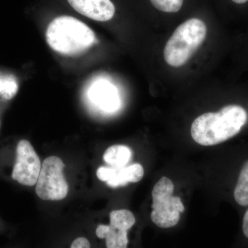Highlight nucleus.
Here are the masks:
<instances>
[{
    "label": "nucleus",
    "instance_id": "obj_3",
    "mask_svg": "<svg viewBox=\"0 0 248 248\" xmlns=\"http://www.w3.org/2000/svg\"><path fill=\"white\" fill-rule=\"evenodd\" d=\"M207 35L205 23L197 18L186 20L176 29L164 48L165 61L170 66H182L200 48Z\"/></svg>",
    "mask_w": 248,
    "mask_h": 248
},
{
    "label": "nucleus",
    "instance_id": "obj_6",
    "mask_svg": "<svg viewBox=\"0 0 248 248\" xmlns=\"http://www.w3.org/2000/svg\"><path fill=\"white\" fill-rule=\"evenodd\" d=\"M17 157L12 178L22 185L32 186L37 184L41 169L40 158L30 142L22 140L17 147Z\"/></svg>",
    "mask_w": 248,
    "mask_h": 248
},
{
    "label": "nucleus",
    "instance_id": "obj_7",
    "mask_svg": "<svg viewBox=\"0 0 248 248\" xmlns=\"http://www.w3.org/2000/svg\"><path fill=\"white\" fill-rule=\"evenodd\" d=\"M87 98L93 106L104 112H112L120 106L117 89L106 78L92 79L86 91Z\"/></svg>",
    "mask_w": 248,
    "mask_h": 248
},
{
    "label": "nucleus",
    "instance_id": "obj_9",
    "mask_svg": "<svg viewBox=\"0 0 248 248\" xmlns=\"http://www.w3.org/2000/svg\"><path fill=\"white\" fill-rule=\"evenodd\" d=\"M144 175L143 166L135 164L127 167L113 168L111 178L108 181L107 185L111 187H117L127 185L128 183L140 182Z\"/></svg>",
    "mask_w": 248,
    "mask_h": 248
},
{
    "label": "nucleus",
    "instance_id": "obj_19",
    "mask_svg": "<svg viewBox=\"0 0 248 248\" xmlns=\"http://www.w3.org/2000/svg\"><path fill=\"white\" fill-rule=\"evenodd\" d=\"M232 1H234V2L236 3V4H242L247 2L248 0H232Z\"/></svg>",
    "mask_w": 248,
    "mask_h": 248
},
{
    "label": "nucleus",
    "instance_id": "obj_12",
    "mask_svg": "<svg viewBox=\"0 0 248 248\" xmlns=\"http://www.w3.org/2000/svg\"><path fill=\"white\" fill-rule=\"evenodd\" d=\"M234 200L241 206H248V161L240 172L234 192Z\"/></svg>",
    "mask_w": 248,
    "mask_h": 248
},
{
    "label": "nucleus",
    "instance_id": "obj_1",
    "mask_svg": "<svg viewBox=\"0 0 248 248\" xmlns=\"http://www.w3.org/2000/svg\"><path fill=\"white\" fill-rule=\"evenodd\" d=\"M247 120L244 108L226 106L218 112H207L195 119L191 126V136L202 146L219 144L237 135Z\"/></svg>",
    "mask_w": 248,
    "mask_h": 248
},
{
    "label": "nucleus",
    "instance_id": "obj_2",
    "mask_svg": "<svg viewBox=\"0 0 248 248\" xmlns=\"http://www.w3.org/2000/svg\"><path fill=\"white\" fill-rule=\"evenodd\" d=\"M47 43L53 50L65 55H76L91 48L96 42L94 32L71 16L54 19L46 32Z\"/></svg>",
    "mask_w": 248,
    "mask_h": 248
},
{
    "label": "nucleus",
    "instance_id": "obj_11",
    "mask_svg": "<svg viewBox=\"0 0 248 248\" xmlns=\"http://www.w3.org/2000/svg\"><path fill=\"white\" fill-rule=\"evenodd\" d=\"M132 156V151L128 146L115 145L109 147L104 155V160L113 168L124 167L128 164Z\"/></svg>",
    "mask_w": 248,
    "mask_h": 248
},
{
    "label": "nucleus",
    "instance_id": "obj_16",
    "mask_svg": "<svg viewBox=\"0 0 248 248\" xmlns=\"http://www.w3.org/2000/svg\"><path fill=\"white\" fill-rule=\"evenodd\" d=\"M112 168L100 167L97 169V176L99 180L108 182L112 176Z\"/></svg>",
    "mask_w": 248,
    "mask_h": 248
},
{
    "label": "nucleus",
    "instance_id": "obj_14",
    "mask_svg": "<svg viewBox=\"0 0 248 248\" xmlns=\"http://www.w3.org/2000/svg\"><path fill=\"white\" fill-rule=\"evenodd\" d=\"M18 84L17 79L12 75L0 73V97L9 100L17 94Z\"/></svg>",
    "mask_w": 248,
    "mask_h": 248
},
{
    "label": "nucleus",
    "instance_id": "obj_5",
    "mask_svg": "<svg viewBox=\"0 0 248 248\" xmlns=\"http://www.w3.org/2000/svg\"><path fill=\"white\" fill-rule=\"evenodd\" d=\"M64 167L58 156H49L44 161L35 189L41 200L60 201L66 198L68 185L63 174Z\"/></svg>",
    "mask_w": 248,
    "mask_h": 248
},
{
    "label": "nucleus",
    "instance_id": "obj_17",
    "mask_svg": "<svg viewBox=\"0 0 248 248\" xmlns=\"http://www.w3.org/2000/svg\"><path fill=\"white\" fill-rule=\"evenodd\" d=\"M71 247L72 248H89L91 246H90L89 241L87 239L80 237L73 241Z\"/></svg>",
    "mask_w": 248,
    "mask_h": 248
},
{
    "label": "nucleus",
    "instance_id": "obj_13",
    "mask_svg": "<svg viewBox=\"0 0 248 248\" xmlns=\"http://www.w3.org/2000/svg\"><path fill=\"white\" fill-rule=\"evenodd\" d=\"M110 225L128 231L135 225V217L128 210H114L110 215Z\"/></svg>",
    "mask_w": 248,
    "mask_h": 248
},
{
    "label": "nucleus",
    "instance_id": "obj_8",
    "mask_svg": "<svg viewBox=\"0 0 248 248\" xmlns=\"http://www.w3.org/2000/svg\"><path fill=\"white\" fill-rule=\"evenodd\" d=\"M80 14L99 22H107L113 17L115 8L110 0H68Z\"/></svg>",
    "mask_w": 248,
    "mask_h": 248
},
{
    "label": "nucleus",
    "instance_id": "obj_10",
    "mask_svg": "<svg viewBox=\"0 0 248 248\" xmlns=\"http://www.w3.org/2000/svg\"><path fill=\"white\" fill-rule=\"evenodd\" d=\"M96 235L99 239H106L108 248H125L128 246V231L121 230L112 225L98 226Z\"/></svg>",
    "mask_w": 248,
    "mask_h": 248
},
{
    "label": "nucleus",
    "instance_id": "obj_4",
    "mask_svg": "<svg viewBox=\"0 0 248 248\" xmlns=\"http://www.w3.org/2000/svg\"><path fill=\"white\" fill-rule=\"evenodd\" d=\"M174 184L169 178L163 177L153 187L152 221L161 228L175 226L185 207L179 197L172 195Z\"/></svg>",
    "mask_w": 248,
    "mask_h": 248
},
{
    "label": "nucleus",
    "instance_id": "obj_18",
    "mask_svg": "<svg viewBox=\"0 0 248 248\" xmlns=\"http://www.w3.org/2000/svg\"><path fill=\"white\" fill-rule=\"evenodd\" d=\"M243 232L245 236L248 239V210L246 211L243 220Z\"/></svg>",
    "mask_w": 248,
    "mask_h": 248
},
{
    "label": "nucleus",
    "instance_id": "obj_15",
    "mask_svg": "<svg viewBox=\"0 0 248 248\" xmlns=\"http://www.w3.org/2000/svg\"><path fill=\"white\" fill-rule=\"evenodd\" d=\"M152 4L159 11L177 13L182 9L184 0H151Z\"/></svg>",
    "mask_w": 248,
    "mask_h": 248
}]
</instances>
